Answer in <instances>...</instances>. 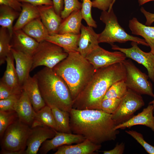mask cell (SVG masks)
<instances>
[{
	"label": "cell",
	"instance_id": "1",
	"mask_svg": "<svg viewBox=\"0 0 154 154\" xmlns=\"http://www.w3.org/2000/svg\"><path fill=\"white\" fill-rule=\"evenodd\" d=\"M70 125L72 133L82 135L97 144L114 140L119 133L112 114L101 110H78L70 112Z\"/></svg>",
	"mask_w": 154,
	"mask_h": 154
},
{
	"label": "cell",
	"instance_id": "2",
	"mask_svg": "<svg viewBox=\"0 0 154 154\" xmlns=\"http://www.w3.org/2000/svg\"><path fill=\"white\" fill-rule=\"evenodd\" d=\"M126 70L119 62L97 69L84 88L73 100L72 108L78 110H100L108 90L114 84L124 80Z\"/></svg>",
	"mask_w": 154,
	"mask_h": 154
},
{
	"label": "cell",
	"instance_id": "3",
	"mask_svg": "<svg viewBox=\"0 0 154 154\" xmlns=\"http://www.w3.org/2000/svg\"><path fill=\"white\" fill-rule=\"evenodd\" d=\"M52 69L67 85L73 101L84 88L97 70L78 52L68 53L67 57Z\"/></svg>",
	"mask_w": 154,
	"mask_h": 154
},
{
	"label": "cell",
	"instance_id": "4",
	"mask_svg": "<svg viewBox=\"0 0 154 154\" xmlns=\"http://www.w3.org/2000/svg\"><path fill=\"white\" fill-rule=\"evenodd\" d=\"M34 76L46 104L69 112L73 100L67 85L52 69L45 67Z\"/></svg>",
	"mask_w": 154,
	"mask_h": 154
},
{
	"label": "cell",
	"instance_id": "5",
	"mask_svg": "<svg viewBox=\"0 0 154 154\" xmlns=\"http://www.w3.org/2000/svg\"><path fill=\"white\" fill-rule=\"evenodd\" d=\"M100 19L105 24V27L101 33L98 34L99 43H106L112 45L116 42L124 43L131 41L149 46L144 39L130 35L125 31L119 23L112 8L102 11Z\"/></svg>",
	"mask_w": 154,
	"mask_h": 154
},
{
	"label": "cell",
	"instance_id": "6",
	"mask_svg": "<svg viewBox=\"0 0 154 154\" xmlns=\"http://www.w3.org/2000/svg\"><path fill=\"white\" fill-rule=\"evenodd\" d=\"M32 128L19 118L5 130L0 139L1 149L9 151H25Z\"/></svg>",
	"mask_w": 154,
	"mask_h": 154
},
{
	"label": "cell",
	"instance_id": "7",
	"mask_svg": "<svg viewBox=\"0 0 154 154\" xmlns=\"http://www.w3.org/2000/svg\"><path fill=\"white\" fill-rule=\"evenodd\" d=\"M68 53L61 47L44 40L39 43L32 56L31 71L41 66L52 69L68 56Z\"/></svg>",
	"mask_w": 154,
	"mask_h": 154
},
{
	"label": "cell",
	"instance_id": "8",
	"mask_svg": "<svg viewBox=\"0 0 154 154\" xmlns=\"http://www.w3.org/2000/svg\"><path fill=\"white\" fill-rule=\"evenodd\" d=\"M126 70L125 81L128 89L140 95H147L154 98L153 86L149 77L142 72L130 59L122 62Z\"/></svg>",
	"mask_w": 154,
	"mask_h": 154
},
{
	"label": "cell",
	"instance_id": "9",
	"mask_svg": "<svg viewBox=\"0 0 154 154\" xmlns=\"http://www.w3.org/2000/svg\"><path fill=\"white\" fill-rule=\"evenodd\" d=\"M144 104L141 95L128 89L126 94L121 98L117 109L112 114V118L117 125L131 117L134 113Z\"/></svg>",
	"mask_w": 154,
	"mask_h": 154
},
{
	"label": "cell",
	"instance_id": "10",
	"mask_svg": "<svg viewBox=\"0 0 154 154\" xmlns=\"http://www.w3.org/2000/svg\"><path fill=\"white\" fill-rule=\"evenodd\" d=\"M138 44L136 42L132 41L131 47L129 48H121L113 44L111 45L112 48L121 52L126 57L142 64L147 69L149 78L154 82V54L151 51H143L138 46Z\"/></svg>",
	"mask_w": 154,
	"mask_h": 154
},
{
	"label": "cell",
	"instance_id": "11",
	"mask_svg": "<svg viewBox=\"0 0 154 154\" xmlns=\"http://www.w3.org/2000/svg\"><path fill=\"white\" fill-rule=\"evenodd\" d=\"M85 58L96 70L121 62L127 57L125 54L121 51H108L99 45Z\"/></svg>",
	"mask_w": 154,
	"mask_h": 154
},
{
	"label": "cell",
	"instance_id": "12",
	"mask_svg": "<svg viewBox=\"0 0 154 154\" xmlns=\"http://www.w3.org/2000/svg\"><path fill=\"white\" fill-rule=\"evenodd\" d=\"M86 138L83 136L72 133H66L56 131L54 137L44 141L40 147L39 151L41 154H46L50 150L65 145L78 143Z\"/></svg>",
	"mask_w": 154,
	"mask_h": 154
},
{
	"label": "cell",
	"instance_id": "13",
	"mask_svg": "<svg viewBox=\"0 0 154 154\" xmlns=\"http://www.w3.org/2000/svg\"><path fill=\"white\" fill-rule=\"evenodd\" d=\"M32 128L27 142L25 154H36L43 143L53 138L56 130L48 127L37 126Z\"/></svg>",
	"mask_w": 154,
	"mask_h": 154
},
{
	"label": "cell",
	"instance_id": "14",
	"mask_svg": "<svg viewBox=\"0 0 154 154\" xmlns=\"http://www.w3.org/2000/svg\"><path fill=\"white\" fill-rule=\"evenodd\" d=\"M98 34L93 27L82 24L78 40L77 52L86 57L99 46Z\"/></svg>",
	"mask_w": 154,
	"mask_h": 154
},
{
	"label": "cell",
	"instance_id": "15",
	"mask_svg": "<svg viewBox=\"0 0 154 154\" xmlns=\"http://www.w3.org/2000/svg\"><path fill=\"white\" fill-rule=\"evenodd\" d=\"M154 108L152 104L147 106L137 115L132 116L127 121L116 125L115 130L124 129L132 126L142 125L150 128L154 131Z\"/></svg>",
	"mask_w": 154,
	"mask_h": 154
},
{
	"label": "cell",
	"instance_id": "16",
	"mask_svg": "<svg viewBox=\"0 0 154 154\" xmlns=\"http://www.w3.org/2000/svg\"><path fill=\"white\" fill-rule=\"evenodd\" d=\"M39 44L22 29L13 31L11 43V48L32 56Z\"/></svg>",
	"mask_w": 154,
	"mask_h": 154
},
{
	"label": "cell",
	"instance_id": "17",
	"mask_svg": "<svg viewBox=\"0 0 154 154\" xmlns=\"http://www.w3.org/2000/svg\"><path fill=\"white\" fill-rule=\"evenodd\" d=\"M37 7L40 17L48 30L49 35L58 33L63 19L56 12L53 5H44Z\"/></svg>",
	"mask_w": 154,
	"mask_h": 154
},
{
	"label": "cell",
	"instance_id": "18",
	"mask_svg": "<svg viewBox=\"0 0 154 154\" xmlns=\"http://www.w3.org/2000/svg\"><path fill=\"white\" fill-rule=\"evenodd\" d=\"M16 64L15 69L22 86L29 78L33 64L32 56L11 48Z\"/></svg>",
	"mask_w": 154,
	"mask_h": 154
},
{
	"label": "cell",
	"instance_id": "19",
	"mask_svg": "<svg viewBox=\"0 0 154 154\" xmlns=\"http://www.w3.org/2000/svg\"><path fill=\"white\" fill-rule=\"evenodd\" d=\"M14 60L11 52L7 57L6 69L0 81L10 88L15 94L20 95L23 90L20 84L15 67Z\"/></svg>",
	"mask_w": 154,
	"mask_h": 154
},
{
	"label": "cell",
	"instance_id": "20",
	"mask_svg": "<svg viewBox=\"0 0 154 154\" xmlns=\"http://www.w3.org/2000/svg\"><path fill=\"white\" fill-rule=\"evenodd\" d=\"M14 110L19 119L31 127L34 121L36 112L26 93L23 90L15 107Z\"/></svg>",
	"mask_w": 154,
	"mask_h": 154
},
{
	"label": "cell",
	"instance_id": "21",
	"mask_svg": "<svg viewBox=\"0 0 154 154\" xmlns=\"http://www.w3.org/2000/svg\"><path fill=\"white\" fill-rule=\"evenodd\" d=\"M101 147V144L94 143L86 139L74 145H65L58 147L54 154H92Z\"/></svg>",
	"mask_w": 154,
	"mask_h": 154
},
{
	"label": "cell",
	"instance_id": "22",
	"mask_svg": "<svg viewBox=\"0 0 154 154\" xmlns=\"http://www.w3.org/2000/svg\"><path fill=\"white\" fill-rule=\"evenodd\" d=\"M22 88L26 93L36 112L46 105L41 95L37 79L34 76L32 77L29 76Z\"/></svg>",
	"mask_w": 154,
	"mask_h": 154
},
{
	"label": "cell",
	"instance_id": "23",
	"mask_svg": "<svg viewBox=\"0 0 154 154\" xmlns=\"http://www.w3.org/2000/svg\"><path fill=\"white\" fill-rule=\"evenodd\" d=\"M80 34L57 33L49 35L46 40L60 46L68 53L77 52Z\"/></svg>",
	"mask_w": 154,
	"mask_h": 154
},
{
	"label": "cell",
	"instance_id": "24",
	"mask_svg": "<svg viewBox=\"0 0 154 154\" xmlns=\"http://www.w3.org/2000/svg\"><path fill=\"white\" fill-rule=\"evenodd\" d=\"M129 27L133 34L143 38L150 47V51L154 54V27L144 25L133 17L129 21Z\"/></svg>",
	"mask_w": 154,
	"mask_h": 154
},
{
	"label": "cell",
	"instance_id": "25",
	"mask_svg": "<svg viewBox=\"0 0 154 154\" xmlns=\"http://www.w3.org/2000/svg\"><path fill=\"white\" fill-rule=\"evenodd\" d=\"M21 3V10L13 26V31L22 29L28 23L40 17L38 7L28 3Z\"/></svg>",
	"mask_w": 154,
	"mask_h": 154
},
{
	"label": "cell",
	"instance_id": "26",
	"mask_svg": "<svg viewBox=\"0 0 154 154\" xmlns=\"http://www.w3.org/2000/svg\"><path fill=\"white\" fill-rule=\"evenodd\" d=\"M82 19L80 10L72 12L63 20L59 27L58 33L80 34Z\"/></svg>",
	"mask_w": 154,
	"mask_h": 154
},
{
	"label": "cell",
	"instance_id": "27",
	"mask_svg": "<svg viewBox=\"0 0 154 154\" xmlns=\"http://www.w3.org/2000/svg\"><path fill=\"white\" fill-rule=\"evenodd\" d=\"M22 29L39 43L46 40L49 35L48 30L40 17L28 23Z\"/></svg>",
	"mask_w": 154,
	"mask_h": 154
},
{
	"label": "cell",
	"instance_id": "28",
	"mask_svg": "<svg viewBox=\"0 0 154 154\" xmlns=\"http://www.w3.org/2000/svg\"><path fill=\"white\" fill-rule=\"evenodd\" d=\"M48 127L57 130V127L51 108L46 105L36 112L35 118L31 126Z\"/></svg>",
	"mask_w": 154,
	"mask_h": 154
},
{
	"label": "cell",
	"instance_id": "29",
	"mask_svg": "<svg viewBox=\"0 0 154 154\" xmlns=\"http://www.w3.org/2000/svg\"><path fill=\"white\" fill-rule=\"evenodd\" d=\"M20 13L8 6L0 5V25L6 28L12 36L13 32V22L18 18Z\"/></svg>",
	"mask_w": 154,
	"mask_h": 154
},
{
	"label": "cell",
	"instance_id": "30",
	"mask_svg": "<svg viewBox=\"0 0 154 154\" xmlns=\"http://www.w3.org/2000/svg\"><path fill=\"white\" fill-rule=\"evenodd\" d=\"M51 108L57 127L56 131L72 133L70 125L69 112L55 107Z\"/></svg>",
	"mask_w": 154,
	"mask_h": 154
},
{
	"label": "cell",
	"instance_id": "31",
	"mask_svg": "<svg viewBox=\"0 0 154 154\" xmlns=\"http://www.w3.org/2000/svg\"><path fill=\"white\" fill-rule=\"evenodd\" d=\"M12 36L8 30L1 27L0 29V65L5 63L8 55L11 52Z\"/></svg>",
	"mask_w": 154,
	"mask_h": 154
},
{
	"label": "cell",
	"instance_id": "32",
	"mask_svg": "<svg viewBox=\"0 0 154 154\" xmlns=\"http://www.w3.org/2000/svg\"><path fill=\"white\" fill-rule=\"evenodd\" d=\"M128 89L125 81L116 82L108 90L103 100L108 98H122L127 92Z\"/></svg>",
	"mask_w": 154,
	"mask_h": 154
},
{
	"label": "cell",
	"instance_id": "33",
	"mask_svg": "<svg viewBox=\"0 0 154 154\" xmlns=\"http://www.w3.org/2000/svg\"><path fill=\"white\" fill-rule=\"evenodd\" d=\"M14 110L0 111V137L2 138L7 128L18 119Z\"/></svg>",
	"mask_w": 154,
	"mask_h": 154
},
{
	"label": "cell",
	"instance_id": "34",
	"mask_svg": "<svg viewBox=\"0 0 154 154\" xmlns=\"http://www.w3.org/2000/svg\"><path fill=\"white\" fill-rule=\"evenodd\" d=\"M92 2L91 0H82L80 11L83 19L85 21L88 25L96 28L97 25L92 15Z\"/></svg>",
	"mask_w": 154,
	"mask_h": 154
},
{
	"label": "cell",
	"instance_id": "35",
	"mask_svg": "<svg viewBox=\"0 0 154 154\" xmlns=\"http://www.w3.org/2000/svg\"><path fill=\"white\" fill-rule=\"evenodd\" d=\"M64 8L60 14L63 20L72 12L81 9L82 3L79 1V0H64Z\"/></svg>",
	"mask_w": 154,
	"mask_h": 154
},
{
	"label": "cell",
	"instance_id": "36",
	"mask_svg": "<svg viewBox=\"0 0 154 154\" xmlns=\"http://www.w3.org/2000/svg\"><path fill=\"white\" fill-rule=\"evenodd\" d=\"M121 98H108L103 100L102 102L100 110L110 114H113L118 107Z\"/></svg>",
	"mask_w": 154,
	"mask_h": 154
},
{
	"label": "cell",
	"instance_id": "37",
	"mask_svg": "<svg viewBox=\"0 0 154 154\" xmlns=\"http://www.w3.org/2000/svg\"><path fill=\"white\" fill-rule=\"evenodd\" d=\"M125 132L134 138L149 154H154V146L147 143L144 139L143 135L136 131H125Z\"/></svg>",
	"mask_w": 154,
	"mask_h": 154
},
{
	"label": "cell",
	"instance_id": "38",
	"mask_svg": "<svg viewBox=\"0 0 154 154\" xmlns=\"http://www.w3.org/2000/svg\"><path fill=\"white\" fill-rule=\"evenodd\" d=\"M21 95H14L7 98L0 100V111L14 110L15 106Z\"/></svg>",
	"mask_w": 154,
	"mask_h": 154
},
{
	"label": "cell",
	"instance_id": "39",
	"mask_svg": "<svg viewBox=\"0 0 154 154\" xmlns=\"http://www.w3.org/2000/svg\"><path fill=\"white\" fill-rule=\"evenodd\" d=\"M114 0H93L92 7L102 11H107L112 8Z\"/></svg>",
	"mask_w": 154,
	"mask_h": 154
},
{
	"label": "cell",
	"instance_id": "40",
	"mask_svg": "<svg viewBox=\"0 0 154 154\" xmlns=\"http://www.w3.org/2000/svg\"><path fill=\"white\" fill-rule=\"evenodd\" d=\"M0 5L8 6L20 13L22 9V3L18 0H0Z\"/></svg>",
	"mask_w": 154,
	"mask_h": 154
},
{
	"label": "cell",
	"instance_id": "41",
	"mask_svg": "<svg viewBox=\"0 0 154 154\" xmlns=\"http://www.w3.org/2000/svg\"><path fill=\"white\" fill-rule=\"evenodd\" d=\"M14 95H20L15 94L10 88L0 81V100L7 98Z\"/></svg>",
	"mask_w": 154,
	"mask_h": 154
},
{
	"label": "cell",
	"instance_id": "42",
	"mask_svg": "<svg viewBox=\"0 0 154 154\" xmlns=\"http://www.w3.org/2000/svg\"><path fill=\"white\" fill-rule=\"evenodd\" d=\"M20 2H26L33 5L38 6L42 5H53L52 0H18Z\"/></svg>",
	"mask_w": 154,
	"mask_h": 154
},
{
	"label": "cell",
	"instance_id": "43",
	"mask_svg": "<svg viewBox=\"0 0 154 154\" xmlns=\"http://www.w3.org/2000/svg\"><path fill=\"white\" fill-rule=\"evenodd\" d=\"M125 144L123 143H117L115 147L112 149L103 151L104 154H122L125 149Z\"/></svg>",
	"mask_w": 154,
	"mask_h": 154
},
{
	"label": "cell",
	"instance_id": "44",
	"mask_svg": "<svg viewBox=\"0 0 154 154\" xmlns=\"http://www.w3.org/2000/svg\"><path fill=\"white\" fill-rule=\"evenodd\" d=\"M140 10L146 18L145 25L150 26L154 22V13L147 11L143 7H141Z\"/></svg>",
	"mask_w": 154,
	"mask_h": 154
},
{
	"label": "cell",
	"instance_id": "45",
	"mask_svg": "<svg viewBox=\"0 0 154 154\" xmlns=\"http://www.w3.org/2000/svg\"><path fill=\"white\" fill-rule=\"evenodd\" d=\"M53 6L56 13L60 15L64 7V0H52Z\"/></svg>",
	"mask_w": 154,
	"mask_h": 154
},
{
	"label": "cell",
	"instance_id": "46",
	"mask_svg": "<svg viewBox=\"0 0 154 154\" xmlns=\"http://www.w3.org/2000/svg\"><path fill=\"white\" fill-rule=\"evenodd\" d=\"M25 151H13L1 149V154H25Z\"/></svg>",
	"mask_w": 154,
	"mask_h": 154
},
{
	"label": "cell",
	"instance_id": "47",
	"mask_svg": "<svg viewBox=\"0 0 154 154\" xmlns=\"http://www.w3.org/2000/svg\"><path fill=\"white\" fill-rule=\"evenodd\" d=\"M139 6L142 5L148 2L154 1V0H137Z\"/></svg>",
	"mask_w": 154,
	"mask_h": 154
},
{
	"label": "cell",
	"instance_id": "48",
	"mask_svg": "<svg viewBox=\"0 0 154 154\" xmlns=\"http://www.w3.org/2000/svg\"><path fill=\"white\" fill-rule=\"evenodd\" d=\"M149 104H152L154 108V99L150 101L149 103Z\"/></svg>",
	"mask_w": 154,
	"mask_h": 154
},
{
	"label": "cell",
	"instance_id": "49",
	"mask_svg": "<svg viewBox=\"0 0 154 154\" xmlns=\"http://www.w3.org/2000/svg\"><path fill=\"white\" fill-rule=\"evenodd\" d=\"M116 0H114V2H113V3H114H114L115 2V1Z\"/></svg>",
	"mask_w": 154,
	"mask_h": 154
}]
</instances>
